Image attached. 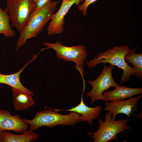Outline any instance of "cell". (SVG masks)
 Wrapping results in <instances>:
<instances>
[{
    "instance_id": "d6986e66",
    "label": "cell",
    "mask_w": 142,
    "mask_h": 142,
    "mask_svg": "<svg viewBox=\"0 0 142 142\" xmlns=\"http://www.w3.org/2000/svg\"><path fill=\"white\" fill-rule=\"evenodd\" d=\"M52 0H39L35 2V11L39 10L50 2Z\"/></svg>"
},
{
    "instance_id": "30bf717a",
    "label": "cell",
    "mask_w": 142,
    "mask_h": 142,
    "mask_svg": "<svg viewBox=\"0 0 142 142\" xmlns=\"http://www.w3.org/2000/svg\"><path fill=\"white\" fill-rule=\"evenodd\" d=\"M28 124L18 114L12 115L10 111L0 110V131L12 130L17 133H22L28 129Z\"/></svg>"
},
{
    "instance_id": "4fadbf2b",
    "label": "cell",
    "mask_w": 142,
    "mask_h": 142,
    "mask_svg": "<svg viewBox=\"0 0 142 142\" xmlns=\"http://www.w3.org/2000/svg\"><path fill=\"white\" fill-rule=\"evenodd\" d=\"M38 54L33 56L32 58L29 60L18 72L10 75H4L0 73V83L8 85L11 87L18 89L24 92L33 95L34 93L25 87L20 80V75L24 69L31 63L35 60Z\"/></svg>"
},
{
    "instance_id": "44dd1931",
    "label": "cell",
    "mask_w": 142,
    "mask_h": 142,
    "mask_svg": "<svg viewBox=\"0 0 142 142\" xmlns=\"http://www.w3.org/2000/svg\"><path fill=\"white\" fill-rule=\"evenodd\" d=\"M38 0H34V1L35 2H37V1H38Z\"/></svg>"
},
{
    "instance_id": "277c9868",
    "label": "cell",
    "mask_w": 142,
    "mask_h": 142,
    "mask_svg": "<svg viewBox=\"0 0 142 142\" xmlns=\"http://www.w3.org/2000/svg\"><path fill=\"white\" fill-rule=\"evenodd\" d=\"M99 124L98 130L93 132H87V135H92L90 141L94 139L93 142H107L117 138V134L126 130H130V126L127 124V119H119L114 120L112 119V114L110 111H107L104 121L99 118L98 119Z\"/></svg>"
},
{
    "instance_id": "8992f818",
    "label": "cell",
    "mask_w": 142,
    "mask_h": 142,
    "mask_svg": "<svg viewBox=\"0 0 142 142\" xmlns=\"http://www.w3.org/2000/svg\"><path fill=\"white\" fill-rule=\"evenodd\" d=\"M43 44L55 51L56 58L58 59H62L65 61L73 62L78 67L84 65L85 61L88 54L85 45L66 46L59 41L54 43L44 42Z\"/></svg>"
},
{
    "instance_id": "9c48e42d",
    "label": "cell",
    "mask_w": 142,
    "mask_h": 142,
    "mask_svg": "<svg viewBox=\"0 0 142 142\" xmlns=\"http://www.w3.org/2000/svg\"><path fill=\"white\" fill-rule=\"evenodd\" d=\"M84 0H69L62 1L58 11L54 14L47 28L48 36L59 34L64 31L65 17L71 7L75 4L79 6Z\"/></svg>"
},
{
    "instance_id": "e0dca14e",
    "label": "cell",
    "mask_w": 142,
    "mask_h": 142,
    "mask_svg": "<svg viewBox=\"0 0 142 142\" xmlns=\"http://www.w3.org/2000/svg\"><path fill=\"white\" fill-rule=\"evenodd\" d=\"M12 27L7 11L2 9L0 5V34L7 38L15 36L16 32Z\"/></svg>"
},
{
    "instance_id": "3957f363",
    "label": "cell",
    "mask_w": 142,
    "mask_h": 142,
    "mask_svg": "<svg viewBox=\"0 0 142 142\" xmlns=\"http://www.w3.org/2000/svg\"><path fill=\"white\" fill-rule=\"evenodd\" d=\"M81 115L71 112L70 114L63 115L51 108L37 112L34 118L29 120L24 118V121L30 125L29 130L33 131L41 127L45 126L51 128L58 125H75Z\"/></svg>"
},
{
    "instance_id": "8fae6325",
    "label": "cell",
    "mask_w": 142,
    "mask_h": 142,
    "mask_svg": "<svg viewBox=\"0 0 142 142\" xmlns=\"http://www.w3.org/2000/svg\"><path fill=\"white\" fill-rule=\"evenodd\" d=\"M82 97V96L79 104L75 107L66 110L52 109L57 112L67 111L76 113L81 115L78 120V123L87 122L88 124L92 125L93 124V120L99 118V114L102 107L99 105L94 107L88 106L84 103Z\"/></svg>"
},
{
    "instance_id": "5bb4252c",
    "label": "cell",
    "mask_w": 142,
    "mask_h": 142,
    "mask_svg": "<svg viewBox=\"0 0 142 142\" xmlns=\"http://www.w3.org/2000/svg\"><path fill=\"white\" fill-rule=\"evenodd\" d=\"M40 135L27 130L21 134H15L7 130L0 131V142H30L38 139Z\"/></svg>"
},
{
    "instance_id": "ba28073f",
    "label": "cell",
    "mask_w": 142,
    "mask_h": 142,
    "mask_svg": "<svg viewBox=\"0 0 142 142\" xmlns=\"http://www.w3.org/2000/svg\"><path fill=\"white\" fill-rule=\"evenodd\" d=\"M142 97L141 94L126 100L105 101V106L104 109L112 113V119L114 120H116L117 115L120 113L125 114L128 117L130 118L137 110L138 102Z\"/></svg>"
},
{
    "instance_id": "9a60e30c",
    "label": "cell",
    "mask_w": 142,
    "mask_h": 142,
    "mask_svg": "<svg viewBox=\"0 0 142 142\" xmlns=\"http://www.w3.org/2000/svg\"><path fill=\"white\" fill-rule=\"evenodd\" d=\"M13 106L16 110H26L35 104L32 95L18 89L11 87Z\"/></svg>"
},
{
    "instance_id": "52a82bcc",
    "label": "cell",
    "mask_w": 142,
    "mask_h": 142,
    "mask_svg": "<svg viewBox=\"0 0 142 142\" xmlns=\"http://www.w3.org/2000/svg\"><path fill=\"white\" fill-rule=\"evenodd\" d=\"M114 65L110 64L108 67L105 64L101 74L94 80H89L88 83L92 87L91 90L86 94L91 99L90 104L98 100L105 101L103 94L105 91L111 87H116L119 85L114 80L112 72Z\"/></svg>"
},
{
    "instance_id": "7402d4cb",
    "label": "cell",
    "mask_w": 142,
    "mask_h": 142,
    "mask_svg": "<svg viewBox=\"0 0 142 142\" xmlns=\"http://www.w3.org/2000/svg\"><path fill=\"white\" fill-rule=\"evenodd\" d=\"M62 0V1H65L69 0Z\"/></svg>"
},
{
    "instance_id": "2e32d148",
    "label": "cell",
    "mask_w": 142,
    "mask_h": 142,
    "mask_svg": "<svg viewBox=\"0 0 142 142\" xmlns=\"http://www.w3.org/2000/svg\"><path fill=\"white\" fill-rule=\"evenodd\" d=\"M138 47L131 50L124 57L127 64H131L135 68V73L133 75L142 79V53L140 52L136 53L135 51Z\"/></svg>"
},
{
    "instance_id": "7c38bea8",
    "label": "cell",
    "mask_w": 142,
    "mask_h": 142,
    "mask_svg": "<svg viewBox=\"0 0 142 142\" xmlns=\"http://www.w3.org/2000/svg\"><path fill=\"white\" fill-rule=\"evenodd\" d=\"M115 88L113 90H107L103 92V95L105 101L124 100L142 93V88H133L119 85Z\"/></svg>"
},
{
    "instance_id": "5b68a950",
    "label": "cell",
    "mask_w": 142,
    "mask_h": 142,
    "mask_svg": "<svg viewBox=\"0 0 142 142\" xmlns=\"http://www.w3.org/2000/svg\"><path fill=\"white\" fill-rule=\"evenodd\" d=\"M35 8L34 0H7L5 10L12 26L20 32L34 12Z\"/></svg>"
},
{
    "instance_id": "ac0fdd59",
    "label": "cell",
    "mask_w": 142,
    "mask_h": 142,
    "mask_svg": "<svg viewBox=\"0 0 142 142\" xmlns=\"http://www.w3.org/2000/svg\"><path fill=\"white\" fill-rule=\"evenodd\" d=\"M98 0H84V2L78 6V9L80 12H82L83 15H87V10L89 6Z\"/></svg>"
},
{
    "instance_id": "ffe728a7",
    "label": "cell",
    "mask_w": 142,
    "mask_h": 142,
    "mask_svg": "<svg viewBox=\"0 0 142 142\" xmlns=\"http://www.w3.org/2000/svg\"><path fill=\"white\" fill-rule=\"evenodd\" d=\"M141 115L142 113L141 112L138 114L136 115H134V117L135 118H137L139 119H141V120H142V117H141V116H142V115Z\"/></svg>"
},
{
    "instance_id": "7a4b0ae2",
    "label": "cell",
    "mask_w": 142,
    "mask_h": 142,
    "mask_svg": "<svg viewBox=\"0 0 142 142\" xmlns=\"http://www.w3.org/2000/svg\"><path fill=\"white\" fill-rule=\"evenodd\" d=\"M131 50L127 45L119 47L115 46L112 48L108 49L97 54L93 59L87 62V66L89 68H93L99 64L109 63L117 66L123 71L120 82L122 84L129 80L131 75H133L135 73L134 68L129 66L124 58L125 55Z\"/></svg>"
},
{
    "instance_id": "6da1fadb",
    "label": "cell",
    "mask_w": 142,
    "mask_h": 142,
    "mask_svg": "<svg viewBox=\"0 0 142 142\" xmlns=\"http://www.w3.org/2000/svg\"><path fill=\"white\" fill-rule=\"evenodd\" d=\"M59 1H51L42 8L35 11L20 32L16 46V50L26 44L27 40L36 37L44 29L51 20Z\"/></svg>"
}]
</instances>
